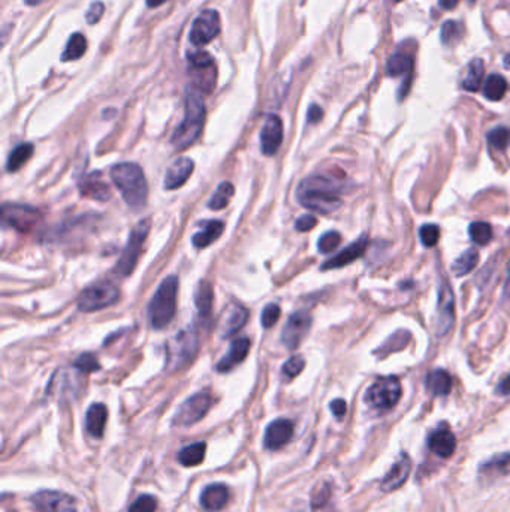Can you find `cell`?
<instances>
[{"label": "cell", "instance_id": "681fc988", "mask_svg": "<svg viewBox=\"0 0 510 512\" xmlns=\"http://www.w3.org/2000/svg\"><path fill=\"white\" fill-rule=\"evenodd\" d=\"M316 225H317V219L314 216L304 215V216H300L297 219V222H295V229L300 232H307V231L313 229Z\"/></svg>", "mask_w": 510, "mask_h": 512}, {"label": "cell", "instance_id": "f35d334b", "mask_svg": "<svg viewBox=\"0 0 510 512\" xmlns=\"http://www.w3.org/2000/svg\"><path fill=\"white\" fill-rule=\"evenodd\" d=\"M468 234L472 241L479 246H487L492 240V228L487 222H473L468 227Z\"/></svg>", "mask_w": 510, "mask_h": 512}, {"label": "cell", "instance_id": "d4e9b609", "mask_svg": "<svg viewBox=\"0 0 510 512\" xmlns=\"http://www.w3.org/2000/svg\"><path fill=\"white\" fill-rule=\"evenodd\" d=\"M428 446L438 457L449 458L455 453L456 439L449 428H438L429 435Z\"/></svg>", "mask_w": 510, "mask_h": 512}, {"label": "cell", "instance_id": "7c38bea8", "mask_svg": "<svg viewBox=\"0 0 510 512\" xmlns=\"http://www.w3.org/2000/svg\"><path fill=\"white\" fill-rule=\"evenodd\" d=\"M220 16L217 11L207 9L195 18L191 30V41L196 47L210 44L220 33Z\"/></svg>", "mask_w": 510, "mask_h": 512}, {"label": "cell", "instance_id": "7bdbcfd3", "mask_svg": "<svg viewBox=\"0 0 510 512\" xmlns=\"http://www.w3.org/2000/svg\"><path fill=\"white\" fill-rule=\"evenodd\" d=\"M341 243V235L337 231H328L322 235L317 241V249L320 254H331Z\"/></svg>", "mask_w": 510, "mask_h": 512}, {"label": "cell", "instance_id": "b9f144b4", "mask_svg": "<svg viewBox=\"0 0 510 512\" xmlns=\"http://www.w3.org/2000/svg\"><path fill=\"white\" fill-rule=\"evenodd\" d=\"M509 469H510V453L499 455V457H494L485 465H482V467H480L482 472H485V474H489V475L506 474Z\"/></svg>", "mask_w": 510, "mask_h": 512}, {"label": "cell", "instance_id": "5bb4252c", "mask_svg": "<svg viewBox=\"0 0 510 512\" xmlns=\"http://www.w3.org/2000/svg\"><path fill=\"white\" fill-rule=\"evenodd\" d=\"M32 502L39 512H76L75 499L63 491L41 490L32 496Z\"/></svg>", "mask_w": 510, "mask_h": 512}, {"label": "cell", "instance_id": "f5cc1de1", "mask_svg": "<svg viewBox=\"0 0 510 512\" xmlns=\"http://www.w3.org/2000/svg\"><path fill=\"white\" fill-rule=\"evenodd\" d=\"M322 117H324V110H322L319 105H312V107L308 108L307 113L308 123H317L322 120Z\"/></svg>", "mask_w": 510, "mask_h": 512}, {"label": "cell", "instance_id": "484cf974", "mask_svg": "<svg viewBox=\"0 0 510 512\" xmlns=\"http://www.w3.org/2000/svg\"><path fill=\"white\" fill-rule=\"evenodd\" d=\"M106 418H108V409L103 403H93L86 414V428L93 438H102Z\"/></svg>", "mask_w": 510, "mask_h": 512}, {"label": "cell", "instance_id": "30bf717a", "mask_svg": "<svg viewBox=\"0 0 510 512\" xmlns=\"http://www.w3.org/2000/svg\"><path fill=\"white\" fill-rule=\"evenodd\" d=\"M2 220L4 225L14 228L18 232H30L42 220V215L33 207L8 203L2 207Z\"/></svg>", "mask_w": 510, "mask_h": 512}, {"label": "cell", "instance_id": "ba28073f", "mask_svg": "<svg viewBox=\"0 0 510 512\" xmlns=\"http://www.w3.org/2000/svg\"><path fill=\"white\" fill-rule=\"evenodd\" d=\"M150 228H152L150 219H144L130 231L128 244L114 268V271L118 275H122V278H128V275H130L133 273V270H135V267L138 264V259L142 252V244H144L145 239L149 237Z\"/></svg>", "mask_w": 510, "mask_h": 512}, {"label": "cell", "instance_id": "83f0119b", "mask_svg": "<svg viewBox=\"0 0 510 512\" xmlns=\"http://www.w3.org/2000/svg\"><path fill=\"white\" fill-rule=\"evenodd\" d=\"M426 388L433 396L445 397L452 389V376L443 369H436L426 376Z\"/></svg>", "mask_w": 510, "mask_h": 512}, {"label": "cell", "instance_id": "ffe728a7", "mask_svg": "<svg viewBox=\"0 0 510 512\" xmlns=\"http://www.w3.org/2000/svg\"><path fill=\"white\" fill-rule=\"evenodd\" d=\"M247 319H249V310L244 306L241 305L230 306L223 312V317L219 324L220 337L226 339L237 334L241 328L246 325Z\"/></svg>", "mask_w": 510, "mask_h": 512}, {"label": "cell", "instance_id": "8d00e7d4", "mask_svg": "<svg viewBox=\"0 0 510 512\" xmlns=\"http://www.w3.org/2000/svg\"><path fill=\"white\" fill-rule=\"evenodd\" d=\"M87 50V39L84 35L81 33H74L71 36V39L66 44V48L62 55V60L63 62H69V60H78L79 57L84 56V52Z\"/></svg>", "mask_w": 510, "mask_h": 512}, {"label": "cell", "instance_id": "be15d7a7", "mask_svg": "<svg viewBox=\"0 0 510 512\" xmlns=\"http://www.w3.org/2000/svg\"><path fill=\"white\" fill-rule=\"evenodd\" d=\"M394 2H397V4H398V2H402V0H394Z\"/></svg>", "mask_w": 510, "mask_h": 512}, {"label": "cell", "instance_id": "9c48e42d", "mask_svg": "<svg viewBox=\"0 0 510 512\" xmlns=\"http://www.w3.org/2000/svg\"><path fill=\"white\" fill-rule=\"evenodd\" d=\"M120 298L118 288L108 280H101L86 288L78 298V309L90 313L115 305Z\"/></svg>", "mask_w": 510, "mask_h": 512}, {"label": "cell", "instance_id": "8fae6325", "mask_svg": "<svg viewBox=\"0 0 510 512\" xmlns=\"http://www.w3.org/2000/svg\"><path fill=\"white\" fill-rule=\"evenodd\" d=\"M212 404V399L208 392H198L187 399L174 415L172 424L177 427H191L203 419Z\"/></svg>", "mask_w": 510, "mask_h": 512}, {"label": "cell", "instance_id": "f546056e", "mask_svg": "<svg viewBox=\"0 0 510 512\" xmlns=\"http://www.w3.org/2000/svg\"><path fill=\"white\" fill-rule=\"evenodd\" d=\"M207 453V443L205 442H195L192 445H187L178 453V462L184 467H195L204 462Z\"/></svg>", "mask_w": 510, "mask_h": 512}, {"label": "cell", "instance_id": "7402d4cb", "mask_svg": "<svg viewBox=\"0 0 510 512\" xmlns=\"http://www.w3.org/2000/svg\"><path fill=\"white\" fill-rule=\"evenodd\" d=\"M78 189L86 198H91L101 203H105L111 198V189L102 180V176L99 173H91L81 177V180L78 181Z\"/></svg>", "mask_w": 510, "mask_h": 512}, {"label": "cell", "instance_id": "44dd1931", "mask_svg": "<svg viewBox=\"0 0 510 512\" xmlns=\"http://www.w3.org/2000/svg\"><path fill=\"white\" fill-rule=\"evenodd\" d=\"M195 164L191 157H178L174 161L166 171V176L164 180V186L168 190H174L181 188L184 183L189 180L193 173Z\"/></svg>", "mask_w": 510, "mask_h": 512}, {"label": "cell", "instance_id": "6da1fadb", "mask_svg": "<svg viewBox=\"0 0 510 512\" xmlns=\"http://www.w3.org/2000/svg\"><path fill=\"white\" fill-rule=\"evenodd\" d=\"M343 183L327 174H313L305 177L297 189L298 203L320 215H328L340 208Z\"/></svg>", "mask_w": 510, "mask_h": 512}, {"label": "cell", "instance_id": "f6af8a7d", "mask_svg": "<svg viewBox=\"0 0 510 512\" xmlns=\"http://www.w3.org/2000/svg\"><path fill=\"white\" fill-rule=\"evenodd\" d=\"M419 237L425 247H434L440 240V228L434 223H426V225L421 227Z\"/></svg>", "mask_w": 510, "mask_h": 512}, {"label": "cell", "instance_id": "4fadbf2b", "mask_svg": "<svg viewBox=\"0 0 510 512\" xmlns=\"http://www.w3.org/2000/svg\"><path fill=\"white\" fill-rule=\"evenodd\" d=\"M312 322V314L305 310L292 313L288 322L285 324L283 331H281V341H283V345L290 351L297 349L301 345L304 337L308 334V331H310Z\"/></svg>", "mask_w": 510, "mask_h": 512}, {"label": "cell", "instance_id": "ee69618b", "mask_svg": "<svg viewBox=\"0 0 510 512\" xmlns=\"http://www.w3.org/2000/svg\"><path fill=\"white\" fill-rule=\"evenodd\" d=\"M74 367L83 373H93L101 369L99 361L93 353H83V355H79L74 363Z\"/></svg>", "mask_w": 510, "mask_h": 512}, {"label": "cell", "instance_id": "4316f807", "mask_svg": "<svg viewBox=\"0 0 510 512\" xmlns=\"http://www.w3.org/2000/svg\"><path fill=\"white\" fill-rule=\"evenodd\" d=\"M223 231L225 223L222 220H208L205 222L204 228L193 235L192 243L198 249H205L216 241Z\"/></svg>", "mask_w": 510, "mask_h": 512}, {"label": "cell", "instance_id": "603a6c76", "mask_svg": "<svg viewBox=\"0 0 510 512\" xmlns=\"http://www.w3.org/2000/svg\"><path fill=\"white\" fill-rule=\"evenodd\" d=\"M200 506L207 512H219L222 511L230 501V490L225 484H210L200 493Z\"/></svg>", "mask_w": 510, "mask_h": 512}, {"label": "cell", "instance_id": "680465c9", "mask_svg": "<svg viewBox=\"0 0 510 512\" xmlns=\"http://www.w3.org/2000/svg\"><path fill=\"white\" fill-rule=\"evenodd\" d=\"M24 2H26V5H29V6H36V5H41L44 0H24Z\"/></svg>", "mask_w": 510, "mask_h": 512}, {"label": "cell", "instance_id": "db71d44e", "mask_svg": "<svg viewBox=\"0 0 510 512\" xmlns=\"http://www.w3.org/2000/svg\"><path fill=\"white\" fill-rule=\"evenodd\" d=\"M497 392L502 394V396H510V375L506 376L502 382L497 385Z\"/></svg>", "mask_w": 510, "mask_h": 512}, {"label": "cell", "instance_id": "9f6ffc18", "mask_svg": "<svg viewBox=\"0 0 510 512\" xmlns=\"http://www.w3.org/2000/svg\"><path fill=\"white\" fill-rule=\"evenodd\" d=\"M460 4V0H440V6L445 8V9H453L456 8V5Z\"/></svg>", "mask_w": 510, "mask_h": 512}, {"label": "cell", "instance_id": "6125c7cd", "mask_svg": "<svg viewBox=\"0 0 510 512\" xmlns=\"http://www.w3.org/2000/svg\"><path fill=\"white\" fill-rule=\"evenodd\" d=\"M507 270L510 271V259H509V264H507Z\"/></svg>", "mask_w": 510, "mask_h": 512}, {"label": "cell", "instance_id": "ab89813d", "mask_svg": "<svg viewBox=\"0 0 510 512\" xmlns=\"http://www.w3.org/2000/svg\"><path fill=\"white\" fill-rule=\"evenodd\" d=\"M489 146L497 152H504L510 146V129L506 126H499L489 130L488 135Z\"/></svg>", "mask_w": 510, "mask_h": 512}, {"label": "cell", "instance_id": "1f68e13d", "mask_svg": "<svg viewBox=\"0 0 510 512\" xmlns=\"http://www.w3.org/2000/svg\"><path fill=\"white\" fill-rule=\"evenodd\" d=\"M410 339H412V334L409 331L398 330L397 333H394L391 337H389L378 351H375V355L383 358V357L389 355V353L404 349L409 345Z\"/></svg>", "mask_w": 510, "mask_h": 512}, {"label": "cell", "instance_id": "d6986e66", "mask_svg": "<svg viewBox=\"0 0 510 512\" xmlns=\"http://www.w3.org/2000/svg\"><path fill=\"white\" fill-rule=\"evenodd\" d=\"M367 246H368V237L367 235H361L356 241L348 244L346 249H343V251L335 255L334 258L328 259L325 264H322V270H335V268H341L347 264H351V262L359 259L362 255H364Z\"/></svg>", "mask_w": 510, "mask_h": 512}, {"label": "cell", "instance_id": "6f0895ef", "mask_svg": "<svg viewBox=\"0 0 510 512\" xmlns=\"http://www.w3.org/2000/svg\"><path fill=\"white\" fill-rule=\"evenodd\" d=\"M165 2H168V0H147V5L150 8H157L160 5H164Z\"/></svg>", "mask_w": 510, "mask_h": 512}, {"label": "cell", "instance_id": "60d3db41", "mask_svg": "<svg viewBox=\"0 0 510 512\" xmlns=\"http://www.w3.org/2000/svg\"><path fill=\"white\" fill-rule=\"evenodd\" d=\"M441 42L445 45H455L463 36V25L458 21L448 20L441 25Z\"/></svg>", "mask_w": 510, "mask_h": 512}, {"label": "cell", "instance_id": "94428289", "mask_svg": "<svg viewBox=\"0 0 510 512\" xmlns=\"http://www.w3.org/2000/svg\"><path fill=\"white\" fill-rule=\"evenodd\" d=\"M467 2H468V4H475V2H476V0H467Z\"/></svg>", "mask_w": 510, "mask_h": 512}, {"label": "cell", "instance_id": "c3c4849f", "mask_svg": "<svg viewBox=\"0 0 510 512\" xmlns=\"http://www.w3.org/2000/svg\"><path fill=\"white\" fill-rule=\"evenodd\" d=\"M280 313H281V309H280L278 305H276V303H270V305H268V306L262 310V319H261V322H262L264 328H266V330H268V328H271L273 325H276V322H277L278 318H280Z\"/></svg>", "mask_w": 510, "mask_h": 512}, {"label": "cell", "instance_id": "836d02e7", "mask_svg": "<svg viewBox=\"0 0 510 512\" xmlns=\"http://www.w3.org/2000/svg\"><path fill=\"white\" fill-rule=\"evenodd\" d=\"M32 154H33V146L30 142L18 144V146L8 156V162H6L8 173H16L17 169H20L26 162L30 159Z\"/></svg>", "mask_w": 510, "mask_h": 512}, {"label": "cell", "instance_id": "7a4b0ae2", "mask_svg": "<svg viewBox=\"0 0 510 512\" xmlns=\"http://www.w3.org/2000/svg\"><path fill=\"white\" fill-rule=\"evenodd\" d=\"M110 176L130 208L141 210L147 204L149 185H147L144 171L138 164H117L111 168Z\"/></svg>", "mask_w": 510, "mask_h": 512}, {"label": "cell", "instance_id": "816d5d0a", "mask_svg": "<svg viewBox=\"0 0 510 512\" xmlns=\"http://www.w3.org/2000/svg\"><path fill=\"white\" fill-rule=\"evenodd\" d=\"M329 408H331V412L334 414V416H337L339 419H341L346 415L347 404H346V402L343 399H335V400L331 402Z\"/></svg>", "mask_w": 510, "mask_h": 512}, {"label": "cell", "instance_id": "5b68a950", "mask_svg": "<svg viewBox=\"0 0 510 512\" xmlns=\"http://www.w3.org/2000/svg\"><path fill=\"white\" fill-rule=\"evenodd\" d=\"M199 346V337L195 328L189 326L180 331L166 346V369L177 372L187 364H191L196 355Z\"/></svg>", "mask_w": 510, "mask_h": 512}, {"label": "cell", "instance_id": "4dcf8cb0", "mask_svg": "<svg viewBox=\"0 0 510 512\" xmlns=\"http://www.w3.org/2000/svg\"><path fill=\"white\" fill-rule=\"evenodd\" d=\"M485 76V64L480 59H475L468 63L465 76L463 80V87L467 91H477L483 83Z\"/></svg>", "mask_w": 510, "mask_h": 512}, {"label": "cell", "instance_id": "e0dca14e", "mask_svg": "<svg viewBox=\"0 0 510 512\" xmlns=\"http://www.w3.org/2000/svg\"><path fill=\"white\" fill-rule=\"evenodd\" d=\"M293 436V423L286 418H278L273 421L265 430L264 445L266 450L277 451L292 439Z\"/></svg>", "mask_w": 510, "mask_h": 512}, {"label": "cell", "instance_id": "74e56055", "mask_svg": "<svg viewBox=\"0 0 510 512\" xmlns=\"http://www.w3.org/2000/svg\"><path fill=\"white\" fill-rule=\"evenodd\" d=\"M234 192H235V189L232 186V183H230V181L220 183L217 190L214 192V195L211 196V200L208 201V207L211 210L225 208L227 204H230L231 198L234 196Z\"/></svg>", "mask_w": 510, "mask_h": 512}, {"label": "cell", "instance_id": "d590c367", "mask_svg": "<svg viewBox=\"0 0 510 512\" xmlns=\"http://www.w3.org/2000/svg\"><path fill=\"white\" fill-rule=\"evenodd\" d=\"M507 91V81L499 74L489 75L483 84V96L489 101H502Z\"/></svg>", "mask_w": 510, "mask_h": 512}, {"label": "cell", "instance_id": "9a60e30c", "mask_svg": "<svg viewBox=\"0 0 510 512\" xmlns=\"http://www.w3.org/2000/svg\"><path fill=\"white\" fill-rule=\"evenodd\" d=\"M455 322V298L452 288L441 282L438 290V318L436 322V334L443 337L449 333Z\"/></svg>", "mask_w": 510, "mask_h": 512}, {"label": "cell", "instance_id": "e575fe53", "mask_svg": "<svg viewBox=\"0 0 510 512\" xmlns=\"http://www.w3.org/2000/svg\"><path fill=\"white\" fill-rule=\"evenodd\" d=\"M477 264H479V252L476 249H467L458 259H455V262L452 264V273L456 275V278H461V275H467L468 273H472Z\"/></svg>", "mask_w": 510, "mask_h": 512}, {"label": "cell", "instance_id": "bcb514c9", "mask_svg": "<svg viewBox=\"0 0 510 512\" xmlns=\"http://www.w3.org/2000/svg\"><path fill=\"white\" fill-rule=\"evenodd\" d=\"M157 502L150 494L140 496L135 502H132L128 512H156Z\"/></svg>", "mask_w": 510, "mask_h": 512}, {"label": "cell", "instance_id": "ac0fdd59", "mask_svg": "<svg viewBox=\"0 0 510 512\" xmlns=\"http://www.w3.org/2000/svg\"><path fill=\"white\" fill-rule=\"evenodd\" d=\"M412 472V460L406 453H401L398 460L392 465L391 470L387 472L380 482V490L383 493H392L404 485Z\"/></svg>", "mask_w": 510, "mask_h": 512}, {"label": "cell", "instance_id": "7dc6e473", "mask_svg": "<svg viewBox=\"0 0 510 512\" xmlns=\"http://www.w3.org/2000/svg\"><path fill=\"white\" fill-rule=\"evenodd\" d=\"M305 367V361L301 355H293L283 364V375L289 379L297 377Z\"/></svg>", "mask_w": 510, "mask_h": 512}, {"label": "cell", "instance_id": "cb8c5ba5", "mask_svg": "<svg viewBox=\"0 0 510 512\" xmlns=\"http://www.w3.org/2000/svg\"><path fill=\"white\" fill-rule=\"evenodd\" d=\"M250 340L247 337H239L232 340L230 352L217 363V370L220 373H226L231 372L234 367H237L239 363H243L246 360V357L249 355L250 351Z\"/></svg>", "mask_w": 510, "mask_h": 512}, {"label": "cell", "instance_id": "11a10c76", "mask_svg": "<svg viewBox=\"0 0 510 512\" xmlns=\"http://www.w3.org/2000/svg\"><path fill=\"white\" fill-rule=\"evenodd\" d=\"M289 512H314V511H313L312 505H308V504L300 501V502H297V504H295V505L290 508Z\"/></svg>", "mask_w": 510, "mask_h": 512}, {"label": "cell", "instance_id": "8992f818", "mask_svg": "<svg viewBox=\"0 0 510 512\" xmlns=\"http://www.w3.org/2000/svg\"><path fill=\"white\" fill-rule=\"evenodd\" d=\"M401 392L402 389L398 377L383 376L370 385L364 400L373 411L387 412L397 406L401 399Z\"/></svg>", "mask_w": 510, "mask_h": 512}, {"label": "cell", "instance_id": "f907efd6", "mask_svg": "<svg viewBox=\"0 0 510 512\" xmlns=\"http://www.w3.org/2000/svg\"><path fill=\"white\" fill-rule=\"evenodd\" d=\"M103 12H105L103 4H102V2H95V4H91V6L89 8L86 18H87V21H89L90 24H96V23H99V20L102 18Z\"/></svg>", "mask_w": 510, "mask_h": 512}, {"label": "cell", "instance_id": "3957f363", "mask_svg": "<svg viewBox=\"0 0 510 512\" xmlns=\"http://www.w3.org/2000/svg\"><path fill=\"white\" fill-rule=\"evenodd\" d=\"M205 103L199 91L192 90L186 96V113L180 126L172 134V146L184 150L199 138L205 123Z\"/></svg>", "mask_w": 510, "mask_h": 512}, {"label": "cell", "instance_id": "f1b7e54d", "mask_svg": "<svg viewBox=\"0 0 510 512\" xmlns=\"http://www.w3.org/2000/svg\"><path fill=\"white\" fill-rule=\"evenodd\" d=\"M214 303V291L210 282L200 280L195 292V305L200 318H210Z\"/></svg>", "mask_w": 510, "mask_h": 512}, {"label": "cell", "instance_id": "52a82bcc", "mask_svg": "<svg viewBox=\"0 0 510 512\" xmlns=\"http://www.w3.org/2000/svg\"><path fill=\"white\" fill-rule=\"evenodd\" d=\"M187 71L199 93H212L217 84V68L212 57L205 51H196L187 59Z\"/></svg>", "mask_w": 510, "mask_h": 512}, {"label": "cell", "instance_id": "91938a15", "mask_svg": "<svg viewBox=\"0 0 510 512\" xmlns=\"http://www.w3.org/2000/svg\"><path fill=\"white\" fill-rule=\"evenodd\" d=\"M504 64H506V67H509V68H510V55H507V56H506V59H504Z\"/></svg>", "mask_w": 510, "mask_h": 512}, {"label": "cell", "instance_id": "2e32d148", "mask_svg": "<svg viewBox=\"0 0 510 512\" xmlns=\"http://www.w3.org/2000/svg\"><path fill=\"white\" fill-rule=\"evenodd\" d=\"M283 142V122L278 115L270 114L265 119V123L261 130V147L262 153L266 156H273L280 149Z\"/></svg>", "mask_w": 510, "mask_h": 512}, {"label": "cell", "instance_id": "277c9868", "mask_svg": "<svg viewBox=\"0 0 510 512\" xmlns=\"http://www.w3.org/2000/svg\"><path fill=\"white\" fill-rule=\"evenodd\" d=\"M177 295H178V279L177 275H168L159 285L150 305L149 317L152 326L162 330L176 317L177 312Z\"/></svg>", "mask_w": 510, "mask_h": 512}, {"label": "cell", "instance_id": "d6a6232c", "mask_svg": "<svg viewBox=\"0 0 510 512\" xmlns=\"http://www.w3.org/2000/svg\"><path fill=\"white\" fill-rule=\"evenodd\" d=\"M413 71V59L406 52H397L387 62L386 72L389 76H402L412 75Z\"/></svg>", "mask_w": 510, "mask_h": 512}]
</instances>
